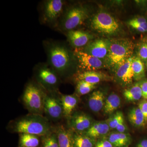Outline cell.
I'll return each mask as SVG.
<instances>
[{
    "mask_svg": "<svg viewBox=\"0 0 147 147\" xmlns=\"http://www.w3.org/2000/svg\"><path fill=\"white\" fill-rule=\"evenodd\" d=\"M110 77L102 72L96 71H83L78 76L79 81H85L90 84L96 85L102 81L108 80Z\"/></svg>",
    "mask_w": 147,
    "mask_h": 147,
    "instance_id": "e0dca14e",
    "label": "cell"
},
{
    "mask_svg": "<svg viewBox=\"0 0 147 147\" xmlns=\"http://www.w3.org/2000/svg\"><path fill=\"white\" fill-rule=\"evenodd\" d=\"M117 131L119 133H124L126 131L127 127L125 123L124 119L121 121L116 127Z\"/></svg>",
    "mask_w": 147,
    "mask_h": 147,
    "instance_id": "e575fe53",
    "label": "cell"
},
{
    "mask_svg": "<svg viewBox=\"0 0 147 147\" xmlns=\"http://www.w3.org/2000/svg\"><path fill=\"white\" fill-rule=\"evenodd\" d=\"M67 36L71 45L76 47L87 45L93 38L92 35L88 32L74 30L67 32Z\"/></svg>",
    "mask_w": 147,
    "mask_h": 147,
    "instance_id": "4fadbf2b",
    "label": "cell"
},
{
    "mask_svg": "<svg viewBox=\"0 0 147 147\" xmlns=\"http://www.w3.org/2000/svg\"><path fill=\"white\" fill-rule=\"evenodd\" d=\"M94 147H113L107 138H102L96 142Z\"/></svg>",
    "mask_w": 147,
    "mask_h": 147,
    "instance_id": "1f68e13d",
    "label": "cell"
},
{
    "mask_svg": "<svg viewBox=\"0 0 147 147\" xmlns=\"http://www.w3.org/2000/svg\"><path fill=\"white\" fill-rule=\"evenodd\" d=\"M47 59L51 68L58 76L64 78L73 64L74 53H71L64 44L57 42L48 43L46 47Z\"/></svg>",
    "mask_w": 147,
    "mask_h": 147,
    "instance_id": "7a4b0ae2",
    "label": "cell"
},
{
    "mask_svg": "<svg viewBox=\"0 0 147 147\" xmlns=\"http://www.w3.org/2000/svg\"><path fill=\"white\" fill-rule=\"evenodd\" d=\"M89 11L84 7L75 6L66 12L61 23V28L64 30L69 31L82 25L88 18Z\"/></svg>",
    "mask_w": 147,
    "mask_h": 147,
    "instance_id": "8992f818",
    "label": "cell"
},
{
    "mask_svg": "<svg viewBox=\"0 0 147 147\" xmlns=\"http://www.w3.org/2000/svg\"><path fill=\"white\" fill-rule=\"evenodd\" d=\"M109 45L110 41L107 40L96 39L89 42L84 51L89 55L101 59L107 57Z\"/></svg>",
    "mask_w": 147,
    "mask_h": 147,
    "instance_id": "30bf717a",
    "label": "cell"
},
{
    "mask_svg": "<svg viewBox=\"0 0 147 147\" xmlns=\"http://www.w3.org/2000/svg\"><path fill=\"white\" fill-rule=\"evenodd\" d=\"M138 108L140 109L144 117L146 122H147V100H142L139 103Z\"/></svg>",
    "mask_w": 147,
    "mask_h": 147,
    "instance_id": "d6a6232c",
    "label": "cell"
},
{
    "mask_svg": "<svg viewBox=\"0 0 147 147\" xmlns=\"http://www.w3.org/2000/svg\"><path fill=\"white\" fill-rule=\"evenodd\" d=\"M95 87V85L81 80L76 86V92L79 95H84L90 93Z\"/></svg>",
    "mask_w": 147,
    "mask_h": 147,
    "instance_id": "83f0119b",
    "label": "cell"
},
{
    "mask_svg": "<svg viewBox=\"0 0 147 147\" xmlns=\"http://www.w3.org/2000/svg\"><path fill=\"white\" fill-rule=\"evenodd\" d=\"M128 24L138 31L143 33L147 32V21L144 17L139 16L132 18L128 21Z\"/></svg>",
    "mask_w": 147,
    "mask_h": 147,
    "instance_id": "4316f807",
    "label": "cell"
},
{
    "mask_svg": "<svg viewBox=\"0 0 147 147\" xmlns=\"http://www.w3.org/2000/svg\"><path fill=\"white\" fill-rule=\"evenodd\" d=\"M68 119L70 130L78 133L86 132L93 124L90 117L84 113H75Z\"/></svg>",
    "mask_w": 147,
    "mask_h": 147,
    "instance_id": "8fae6325",
    "label": "cell"
},
{
    "mask_svg": "<svg viewBox=\"0 0 147 147\" xmlns=\"http://www.w3.org/2000/svg\"><path fill=\"white\" fill-rule=\"evenodd\" d=\"M123 95L128 101H136L140 100L142 97V93L139 82L125 90Z\"/></svg>",
    "mask_w": 147,
    "mask_h": 147,
    "instance_id": "d4e9b609",
    "label": "cell"
},
{
    "mask_svg": "<svg viewBox=\"0 0 147 147\" xmlns=\"http://www.w3.org/2000/svg\"><path fill=\"white\" fill-rule=\"evenodd\" d=\"M11 131L44 137L52 133V127L47 118L42 115L30 114L12 121L9 125Z\"/></svg>",
    "mask_w": 147,
    "mask_h": 147,
    "instance_id": "6da1fadb",
    "label": "cell"
},
{
    "mask_svg": "<svg viewBox=\"0 0 147 147\" xmlns=\"http://www.w3.org/2000/svg\"><path fill=\"white\" fill-rule=\"evenodd\" d=\"M132 57L127 60L124 63L116 68V75L119 80L127 85L131 84L134 78L131 67Z\"/></svg>",
    "mask_w": 147,
    "mask_h": 147,
    "instance_id": "5bb4252c",
    "label": "cell"
},
{
    "mask_svg": "<svg viewBox=\"0 0 147 147\" xmlns=\"http://www.w3.org/2000/svg\"><path fill=\"white\" fill-rule=\"evenodd\" d=\"M142 89V97L147 100V79H144L139 82Z\"/></svg>",
    "mask_w": 147,
    "mask_h": 147,
    "instance_id": "836d02e7",
    "label": "cell"
},
{
    "mask_svg": "<svg viewBox=\"0 0 147 147\" xmlns=\"http://www.w3.org/2000/svg\"><path fill=\"white\" fill-rule=\"evenodd\" d=\"M61 0H49L45 2L43 7L44 18L47 22L56 21L62 12L64 5Z\"/></svg>",
    "mask_w": 147,
    "mask_h": 147,
    "instance_id": "7c38bea8",
    "label": "cell"
},
{
    "mask_svg": "<svg viewBox=\"0 0 147 147\" xmlns=\"http://www.w3.org/2000/svg\"><path fill=\"white\" fill-rule=\"evenodd\" d=\"M107 139L113 147H127L131 144L130 136L124 133H112L109 135Z\"/></svg>",
    "mask_w": 147,
    "mask_h": 147,
    "instance_id": "44dd1931",
    "label": "cell"
},
{
    "mask_svg": "<svg viewBox=\"0 0 147 147\" xmlns=\"http://www.w3.org/2000/svg\"><path fill=\"white\" fill-rule=\"evenodd\" d=\"M138 57L147 64V38L139 43L137 50Z\"/></svg>",
    "mask_w": 147,
    "mask_h": 147,
    "instance_id": "f546056e",
    "label": "cell"
},
{
    "mask_svg": "<svg viewBox=\"0 0 147 147\" xmlns=\"http://www.w3.org/2000/svg\"><path fill=\"white\" fill-rule=\"evenodd\" d=\"M74 54L78 62V66L84 71H96L104 66L101 59L84 51L76 50Z\"/></svg>",
    "mask_w": 147,
    "mask_h": 147,
    "instance_id": "ba28073f",
    "label": "cell"
},
{
    "mask_svg": "<svg viewBox=\"0 0 147 147\" xmlns=\"http://www.w3.org/2000/svg\"></svg>",
    "mask_w": 147,
    "mask_h": 147,
    "instance_id": "8d00e7d4",
    "label": "cell"
},
{
    "mask_svg": "<svg viewBox=\"0 0 147 147\" xmlns=\"http://www.w3.org/2000/svg\"><path fill=\"white\" fill-rule=\"evenodd\" d=\"M44 113L51 119L57 121L63 116L61 99L46 94L44 104Z\"/></svg>",
    "mask_w": 147,
    "mask_h": 147,
    "instance_id": "9c48e42d",
    "label": "cell"
},
{
    "mask_svg": "<svg viewBox=\"0 0 147 147\" xmlns=\"http://www.w3.org/2000/svg\"><path fill=\"white\" fill-rule=\"evenodd\" d=\"M128 117L130 123L137 127L144 126L147 123L139 108H134L130 110L128 113Z\"/></svg>",
    "mask_w": 147,
    "mask_h": 147,
    "instance_id": "cb8c5ba5",
    "label": "cell"
},
{
    "mask_svg": "<svg viewBox=\"0 0 147 147\" xmlns=\"http://www.w3.org/2000/svg\"><path fill=\"white\" fill-rule=\"evenodd\" d=\"M39 144L38 136L27 133L20 134L19 147H37Z\"/></svg>",
    "mask_w": 147,
    "mask_h": 147,
    "instance_id": "484cf974",
    "label": "cell"
},
{
    "mask_svg": "<svg viewBox=\"0 0 147 147\" xmlns=\"http://www.w3.org/2000/svg\"><path fill=\"white\" fill-rule=\"evenodd\" d=\"M135 147H147V138L140 140L135 145Z\"/></svg>",
    "mask_w": 147,
    "mask_h": 147,
    "instance_id": "d590c367",
    "label": "cell"
},
{
    "mask_svg": "<svg viewBox=\"0 0 147 147\" xmlns=\"http://www.w3.org/2000/svg\"><path fill=\"white\" fill-rule=\"evenodd\" d=\"M131 67L134 79L137 81L142 80L145 76V65L139 57H132Z\"/></svg>",
    "mask_w": 147,
    "mask_h": 147,
    "instance_id": "7402d4cb",
    "label": "cell"
},
{
    "mask_svg": "<svg viewBox=\"0 0 147 147\" xmlns=\"http://www.w3.org/2000/svg\"><path fill=\"white\" fill-rule=\"evenodd\" d=\"M46 94L35 84L30 83L27 85L22 98L25 107L30 114L42 115Z\"/></svg>",
    "mask_w": 147,
    "mask_h": 147,
    "instance_id": "277c9868",
    "label": "cell"
},
{
    "mask_svg": "<svg viewBox=\"0 0 147 147\" xmlns=\"http://www.w3.org/2000/svg\"><path fill=\"white\" fill-rule=\"evenodd\" d=\"M92 28L98 32L108 35L117 33L119 30V24L110 13L100 12L96 13L91 21Z\"/></svg>",
    "mask_w": 147,
    "mask_h": 147,
    "instance_id": "5b68a950",
    "label": "cell"
},
{
    "mask_svg": "<svg viewBox=\"0 0 147 147\" xmlns=\"http://www.w3.org/2000/svg\"><path fill=\"white\" fill-rule=\"evenodd\" d=\"M121 99L115 93H113L107 98L104 104V112L106 114H111L119 107Z\"/></svg>",
    "mask_w": 147,
    "mask_h": 147,
    "instance_id": "603a6c76",
    "label": "cell"
},
{
    "mask_svg": "<svg viewBox=\"0 0 147 147\" xmlns=\"http://www.w3.org/2000/svg\"><path fill=\"white\" fill-rule=\"evenodd\" d=\"M72 142L74 147H94L96 139L85 133L72 131Z\"/></svg>",
    "mask_w": 147,
    "mask_h": 147,
    "instance_id": "ffe728a7",
    "label": "cell"
},
{
    "mask_svg": "<svg viewBox=\"0 0 147 147\" xmlns=\"http://www.w3.org/2000/svg\"><path fill=\"white\" fill-rule=\"evenodd\" d=\"M59 147H74L72 142V131L62 125L56 129Z\"/></svg>",
    "mask_w": 147,
    "mask_h": 147,
    "instance_id": "ac0fdd59",
    "label": "cell"
},
{
    "mask_svg": "<svg viewBox=\"0 0 147 147\" xmlns=\"http://www.w3.org/2000/svg\"><path fill=\"white\" fill-rule=\"evenodd\" d=\"M105 96L100 91L94 92L90 95L88 101V105L91 110L95 113L100 111L104 106Z\"/></svg>",
    "mask_w": 147,
    "mask_h": 147,
    "instance_id": "d6986e66",
    "label": "cell"
},
{
    "mask_svg": "<svg viewBox=\"0 0 147 147\" xmlns=\"http://www.w3.org/2000/svg\"><path fill=\"white\" fill-rule=\"evenodd\" d=\"M36 78L41 86L49 92L57 90L60 84L58 74L52 68L46 66L38 67L36 71Z\"/></svg>",
    "mask_w": 147,
    "mask_h": 147,
    "instance_id": "52a82bcc",
    "label": "cell"
},
{
    "mask_svg": "<svg viewBox=\"0 0 147 147\" xmlns=\"http://www.w3.org/2000/svg\"><path fill=\"white\" fill-rule=\"evenodd\" d=\"M42 137V147H59L56 132H52Z\"/></svg>",
    "mask_w": 147,
    "mask_h": 147,
    "instance_id": "f1b7e54d",
    "label": "cell"
},
{
    "mask_svg": "<svg viewBox=\"0 0 147 147\" xmlns=\"http://www.w3.org/2000/svg\"><path fill=\"white\" fill-rule=\"evenodd\" d=\"M110 128L107 122H98L93 123L89 129L84 133L96 139L106 135L109 132Z\"/></svg>",
    "mask_w": 147,
    "mask_h": 147,
    "instance_id": "2e32d148",
    "label": "cell"
},
{
    "mask_svg": "<svg viewBox=\"0 0 147 147\" xmlns=\"http://www.w3.org/2000/svg\"><path fill=\"white\" fill-rule=\"evenodd\" d=\"M60 99L62 105L63 116L69 119L77 106L78 98L74 95H62Z\"/></svg>",
    "mask_w": 147,
    "mask_h": 147,
    "instance_id": "9a60e30c",
    "label": "cell"
},
{
    "mask_svg": "<svg viewBox=\"0 0 147 147\" xmlns=\"http://www.w3.org/2000/svg\"><path fill=\"white\" fill-rule=\"evenodd\" d=\"M123 119H124L122 113L121 112H118L111 117L107 123L110 128L116 129L119 124Z\"/></svg>",
    "mask_w": 147,
    "mask_h": 147,
    "instance_id": "4dcf8cb0",
    "label": "cell"
},
{
    "mask_svg": "<svg viewBox=\"0 0 147 147\" xmlns=\"http://www.w3.org/2000/svg\"><path fill=\"white\" fill-rule=\"evenodd\" d=\"M134 49V43L129 40L116 39L110 41L107 56L108 64L117 68L131 57Z\"/></svg>",
    "mask_w": 147,
    "mask_h": 147,
    "instance_id": "3957f363",
    "label": "cell"
}]
</instances>
